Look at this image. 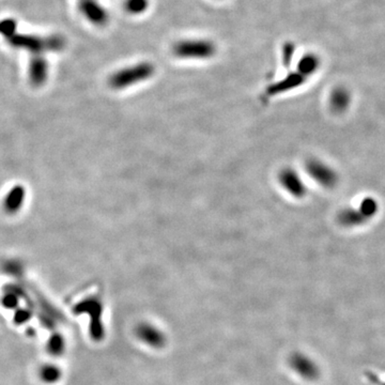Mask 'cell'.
<instances>
[{
  "instance_id": "cell-1",
  "label": "cell",
  "mask_w": 385,
  "mask_h": 385,
  "mask_svg": "<svg viewBox=\"0 0 385 385\" xmlns=\"http://www.w3.org/2000/svg\"><path fill=\"white\" fill-rule=\"evenodd\" d=\"M0 36L13 49L26 51L31 56L62 52L66 47V38L60 35L39 36L18 31V23L13 18L0 21Z\"/></svg>"
},
{
  "instance_id": "cell-2",
  "label": "cell",
  "mask_w": 385,
  "mask_h": 385,
  "mask_svg": "<svg viewBox=\"0 0 385 385\" xmlns=\"http://www.w3.org/2000/svg\"><path fill=\"white\" fill-rule=\"evenodd\" d=\"M380 210L378 199L367 196L358 202V207L344 208L337 214V222L345 228L362 227L375 219Z\"/></svg>"
},
{
  "instance_id": "cell-3",
  "label": "cell",
  "mask_w": 385,
  "mask_h": 385,
  "mask_svg": "<svg viewBox=\"0 0 385 385\" xmlns=\"http://www.w3.org/2000/svg\"><path fill=\"white\" fill-rule=\"evenodd\" d=\"M155 73V68L151 62H138L133 66H125L111 74L108 85L115 90H124L130 87L148 81Z\"/></svg>"
},
{
  "instance_id": "cell-4",
  "label": "cell",
  "mask_w": 385,
  "mask_h": 385,
  "mask_svg": "<svg viewBox=\"0 0 385 385\" xmlns=\"http://www.w3.org/2000/svg\"><path fill=\"white\" fill-rule=\"evenodd\" d=\"M172 53L179 59H210L216 54V47L210 40L185 39L174 45Z\"/></svg>"
},
{
  "instance_id": "cell-5",
  "label": "cell",
  "mask_w": 385,
  "mask_h": 385,
  "mask_svg": "<svg viewBox=\"0 0 385 385\" xmlns=\"http://www.w3.org/2000/svg\"><path fill=\"white\" fill-rule=\"evenodd\" d=\"M305 170L309 177L324 189H335L339 183L338 172L319 159H309L305 164Z\"/></svg>"
},
{
  "instance_id": "cell-6",
  "label": "cell",
  "mask_w": 385,
  "mask_h": 385,
  "mask_svg": "<svg viewBox=\"0 0 385 385\" xmlns=\"http://www.w3.org/2000/svg\"><path fill=\"white\" fill-rule=\"evenodd\" d=\"M77 5L85 20L96 27H105L109 23V14L98 0H77Z\"/></svg>"
},
{
  "instance_id": "cell-7",
  "label": "cell",
  "mask_w": 385,
  "mask_h": 385,
  "mask_svg": "<svg viewBox=\"0 0 385 385\" xmlns=\"http://www.w3.org/2000/svg\"><path fill=\"white\" fill-rule=\"evenodd\" d=\"M278 182L282 189L292 197L301 199L306 196V184L303 181L302 177L297 174V170L293 168L287 167V168L280 170L278 174Z\"/></svg>"
},
{
  "instance_id": "cell-8",
  "label": "cell",
  "mask_w": 385,
  "mask_h": 385,
  "mask_svg": "<svg viewBox=\"0 0 385 385\" xmlns=\"http://www.w3.org/2000/svg\"><path fill=\"white\" fill-rule=\"evenodd\" d=\"M306 79V77L301 75L299 72H292V73L288 74L287 77H284V79L267 87V96H278V94H284L288 91L295 90L302 86Z\"/></svg>"
},
{
  "instance_id": "cell-9",
  "label": "cell",
  "mask_w": 385,
  "mask_h": 385,
  "mask_svg": "<svg viewBox=\"0 0 385 385\" xmlns=\"http://www.w3.org/2000/svg\"><path fill=\"white\" fill-rule=\"evenodd\" d=\"M30 83L35 87H41L44 85L49 77V64L47 58L43 55L31 56L28 70Z\"/></svg>"
},
{
  "instance_id": "cell-10",
  "label": "cell",
  "mask_w": 385,
  "mask_h": 385,
  "mask_svg": "<svg viewBox=\"0 0 385 385\" xmlns=\"http://www.w3.org/2000/svg\"><path fill=\"white\" fill-rule=\"evenodd\" d=\"M329 103L332 113L335 115L346 113L348 108L350 107L351 103V96L349 91L345 88H336L332 91Z\"/></svg>"
},
{
  "instance_id": "cell-11",
  "label": "cell",
  "mask_w": 385,
  "mask_h": 385,
  "mask_svg": "<svg viewBox=\"0 0 385 385\" xmlns=\"http://www.w3.org/2000/svg\"><path fill=\"white\" fill-rule=\"evenodd\" d=\"M25 194H26V191H25L24 187H21V185L13 187L8 193L5 202H3V208H5V211L10 214L18 212L24 204Z\"/></svg>"
},
{
  "instance_id": "cell-12",
  "label": "cell",
  "mask_w": 385,
  "mask_h": 385,
  "mask_svg": "<svg viewBox=\"0 0 385 385\" xmlns=\"http://www.w3.org/2000/svg\"><path fill=\"white\" fill-rule=\"evenodd\" d=\"M292 364H293V368L295 371L304 378L309 379V380L317 378L318 368L316 367L314 362L310 361L309 358L303 356H297L293 358Z\"/></svg>"
},
{
  "instance_id": "cell-13",
  "label": "cell",
  "mask_w": 385,
  "mask_h": 385,
  "mask_svg": "<svg viewBox=\"0 0 385 385\" xmlns=\"http://www.w3.org/2000/svg\"><path fill=\"white\" fill-rule=\"evenodd\" d=\"M319 66L320 60L316 55L307 54L303 56L297 64V72L308 79L317 70L319 69Z\"/></svg>"
},
{
  "instance_id": "cell-14",
  "label": "cell",
  "mask_w": 385,
  "mask_h": 385,
  "mask_svg": "<svg viewBox=\"0 0 385 385\" xmlns=\"http://www.w3.org/2000/svg\"><path fill=\"white\" fill-rule=\"evenodd\" d=\"M149 5V0H125L124 9L130 14L140 15L148 10Z\"/></svg>"
},
{
  "instance_id": "cell-15",
  "label": "cell",
  "mask_w": 385,
  "mask_h": 385,
  "mask_svg": "<svg viewBox=\"0 0 385 385\" xmlns=\"http://www.w3.org/2000/svg\"><path fill=\"white\" fill-rule=\"evenodd\" d=\"M284 62L286 64L292 62V56L295 54V47L292 44L286 45L284 49Z\"/></svg>"
},
{
  "instance_id": "cell-16",
  "label": "cell",
  "mask_w": 385,
  "mask_h": 385,
  "mask_svg": "<svg viewBox=\"0 0 385 385\" xmlns=\"http://www.w3.org/2000/svg\"><path fill=\"white\" fill-rule=\"evenodd\" d=\"M366 378L371 384L373 385H385V381L381 380L380 377L375 373H371V371H368L366 373Z\"/></svg>"
}]
</instances>
